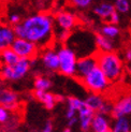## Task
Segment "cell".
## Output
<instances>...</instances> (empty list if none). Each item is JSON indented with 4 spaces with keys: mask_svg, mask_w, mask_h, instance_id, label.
Listing matches in <instances>:
<instances>
[{
    "mask_svg": "<svg viewBox=\"0 0 131 132\" xmlns=\"http://www.w3.org/2000/svg\"><path fill=\"white\" fill-rule=\"evenodd\" d=\"M15 36L34 42L40 48L47 47L54 40V16L46 12H39L27 16L13 26Z\"/></svg>",
    "mask_w": 131,
    "mask_h": 132,
    "instance_id": "cell-1",
    "label": "cell"
},
{
    "mask_svg": "<svg viewBox=\"0 0 131 132\" xmlns=\"http://www.w3.org/2000/svg\"><path fill=\"white\" fill-rule=\"evenodd\" d=\"M97 64L111 83L117 82L122 74V60L114 51L100 52L96 55Z\"/></svg>",
    "mask_w": 131,
    "mask_h": 132,
    "instance_id": "cell-2",
    "label": "cell"
},
{
    "mask_svg": "<svg viewBox=\"0 0 131 132\" xmlns=\"http://www.w3.org/2000/svg\"><path fill=\"white\" fill-rule=\"evenodd\" d=\"M81 83L90 94H103L110 87L111 82L104 75L103 72L97 67L93 69L88 74L81 78Z\"/></svg>",
    "mask_w": 131,
    "mask_h": 132,
    "instance_id": "cell-3",
    "label": "cell"
},
{
    "mask_svg": "<svg viewBox=\"0 0 131 132\" xmlns=\"http://www.w3.org/2000/svg\"><path fill=\"white\" fill-rule=\"evenodd\" d=\"M34 60L19 58L18 61L13 65L0 64V78L4 81H19L24 78L30 71Z\"/></svg>",
    "mask_w": 131,
    "mask_h": 132,
    "instance_id": "cell-4",
    "label": "cell"
},
{
    "mask_svg": "<svg viewBox=\"0 0 131 132\" xmlns=\"http://www.w3.org/2000/svg\"><path fill=\"white\" fill-rule=\"evenodd\" d=\"M58 59H59V67L58 71L64 76L73 77L76 72V62L77 57L76 53L69 46L62 45L57 50Z\"/></svg>",
    "mask_w": 131,
    "mask_h": 132,
    "instance_id": "cell-5",
    "label": "cell"
},
{
    "mask_svg": "<svg viewBox=\"0 0 131 132\" xmlns=\"http://www.w3.org/2000/svg\"><path fill=\"white\" fill-rule=\"evenodd\" d=\"M11 48L15 52V54L19 58L29 59V60H35L40 53V47L35 44L34 42L28 41L23 38H15L13 41Z\"/></svg>",
    "mask_w": 131,
    "mask_h": 132,
    "instance_id": "cell-6",
    "label": "cell"
},
{
    "mask_svg": "<svg viewBox=\"0 0 131 132\" xmlns=\"http://www.w3.org/2000/svg\"><path fill=\"white\" fill-rule=\"evenodd\" d=\"M84 102L95 113H102L110 115L111 111H112V103L107 101L101 96V94H90L84 100Z\"/></svg>",
    "mask_w": 131,
    "mask_h": 132,
    "instance_id": "cell-7",
    "label": "cell"
},
{
    "mask_svg": "<svg viewBox=\"0 0 131 132\" xmlns=\"http://www.w3.org/2000/svg\"><path fill=\"white\" fill-rule=\"evenodd\" d=\"M54 22L58 27V29L72 31L77 26L78 19L74 13H72L70 11L61 10V11H58L55 14Z\"/></svg>",
    "mask_w": 131,
    "mask_h": 132,
    "instance_id": "cell-8",
    "label": "cell"
},
{
    "mask_svg": "<svg viewBox=\"0 0 131 132\" xmlns=\"http://www.w3.org/2000/svg\"><path fill=\"white\" fill-rule=\"evenodd\" d=\"M0 106L15 112L19 108V95L12 89L0 87Z\"/></svg>",
    "mask_w": 131,
    "mask_h": 132,
    "instance_id": "cell-9",
    "label": "cell"
},
{
    "mask_svg": "<svg viewBox=\"0 0 131 132\" xmlns=\"http://www.w3.org/2000/svg\"><path fill=\"white\" fill-rule=\"evenodd\" d=\"M111 116L113 118L128 117L131 115V95L119 98L115 103L112 104Z\"/></svg>",
    "mask_w": 131,
    "mask_h": 132,
    "instance_id": "cell-10",
    "label": "cell"
},
{
    "mask_svg": "<svg viewBox=\"0 0 131 132\" xmlns=\"http://www.w3.org/2000/svg\"><path fill=\"white\" fill-rule=\"evenodd\" d=\"M41 62L46 70H48L51 72L58 71L59 59H58L57 51L53 47H51V46L44 47L41 53Z\"/></svg>",
    "mask_w": 131,
    "mask_h": 132,
    "instance_id": "cell-11",
    "label": "cell"
},
{
    "mask_svg": "<svg viewBox=\"0 0 131 132\" xmlns=\"http://www.w3.org/2000/svg\"><path fill=\"white\" fill-rule=\"evenodd\" d=\"M97 65L98 64H97L96 55H86L81 57L80 59H77V62H76L75 76L78 80H81L82 77L88 74L93 69H95Z\"/></svg>",
    "mask_w": 131,
    "mask_h": 132,
    "instance_id": "cell-12",
    "label": "cell"
},
{
    "mask_svg": "<svg viewBox=\"0 0 131 132\" xmlns=\"http://www.w3.org/2000/svg\"><path fill=\"white\" fill-rule=\"evenodd\" d=\"M34 97L39 102H41L46 110H53L58 101H61L62 98L60 96H55L48 90H36L34 91Z\"/></svg>",
    "mask_w": 131,
    "mask_h": 132,
    "instance_id": "cell-13",
    "label": "cell"
},
{
    "mask_svg": "<svg viewBox=\"0 0 131 132\" xmlns=\"http://www.w3.org/2000/svg\"><path fill=\"white\" fill-rule=\"evenodd\" d=\"M111 129L110 115L95 113L90 123V132H105Z\"/></svg>",
    "mask_w": 131,
    "mask_h": 132,
    "instance_id": "cell-14",
    "label": "cell"
},
{
    "mask_svg": "<svg viewBox=\"0 0 131 132\" xmlns=\"http://www.w3.org/2000/svg\"><path fill=\"white\" fill-rule=\"evenodd\" d=\"M95 115V112L91 111L86 104L82 105V108L77 112V122L80 123V128L82 132H89L90 131V123L93 120V117Z\"/></svg>",
    "mask_w": 131,
    "mask_h": 132,
    "instance_id": "cell-15",
    "label": "cell"
},
{
    "mask_svg": "<svg viewBox=\"0 0 131 132\" xmlns=\"http://www.w3.org/2000/svg\"><path fill=\"white\" fill-rule=\"evenodd\" d=\"M15 32L11 25H0V52L11 47L15 40Z\"/></svg>",
    "mask_w": 131,
    "mask_h": 132,
    "instance_id": "cell-16",
    "label": "cell"
},
{
    "mask_svg": "<svg viewBox=\"0 0 131 132\" xmlns=\"http://www.w3.org/2000/svg\"><path fill=\"white\" fill-rule=\"evenodd\" d=\"M116 10L114 8L113 3H110V2H101L99 4H97L94 8V13L99 18L105 21L107 23H108L110 17L112 16V14Z\"/></svg>",
    "mask_w": 131,
    "mask_h": 132,
    "instance_id": "cell-17",
    "label": "cell"
},
{
    "mask_svg": "<svg viewBox=\"0 0 131 132\" xmlns=\"http://www.w3.org/2000/svg\"><path fill=\"white\" fill-rule=\"evenodd\" d=\"M84 104V100L76 97H69L67 99V111H66V118L70 119L72 117L77 116V112Z\"/></svg>",
    "mask_w": 131,
    "mask_h": 132,
    "instance_id": "cell-18",
    "label": "cell"
},
{
    "mask_svg": "<svg viewBox=\"0 0 131 132\" xmlns=\"http://www.w3.org/2000/svg\"><path fill=\"white\" fill-rule=\"evenodd\" d=\"M94 41H95V45L97 46V48L100 52H111L114 51V42L113 40L102 36L101 34H98L94 37Z\"/></svg>",
    "mask_w": 131,
    "mask_h": 132,
    "instance_id": "cell-19",
    "label": "cell"
},
{
    "mask_svg": "<svg viewBox=\"0 0 131 132\" xmlns=\"http://www.w3.org/2000/svg\"><path fill=\"white\" fill-rule=\"evenodd\" d=\"M112 132H131V122L128 117L114 118L113 123L111 125Z\"/></svg>",
    "mask_w": 131,
    "mask_h": 132,
    "instance_id": "cell-20",
    "label": "cell"
},
{
    "mask_svg": "<svg viewBox=\"0 0 131 132\" xmlns=\"http://www.w3.org/2000/svg\"><path fill=\"white\" fill-rule=\"evenodd\" d=\"M99 34H101L102 36L107 37L111 40H114V39L118 38V36L120 35V29L117 25L115 24H111V23H107L102 25L100 27Z\"/></svg>",
    "mask_w": 131,
    "mask_h": 132,
    "instance_id": "cell-21",
    "label": "cell"
},
{
    "mask_svg": "<svg viewBox=\"0 0 131 132\" xmlns=\"http://www.w3.org/2000/svg\"><path fill=\"white\" fill-rule=\"evenodd\" d=\"M19 57L15 54V52L11 47L5 48L2 52H0V64L13 65L18 61Z\"/></svg>",
    "mask_w": 131,
    "mask_h": 132,
    "instance_id": "cell-22",
    "label": "cell"
},
{
    "mask_svg": "<svg viewBox=\"0 0 131 132\" xmlns=\"http://www.w3.org/2000/svg\"><path fill=\"white\" fill-rule=\"evenodd\" d=\"M34 86L36 90H48L53 86V83L47 76L44 75H38L35 77Z\"/></svg>",
    "mask_w": 131,
    "mask_h": 132,
    "instance_id": "cell-23",
    "label": "cell"
},
{
    "mask_svg": "<svg viewBox=\"0 0 131 132\" xmlns=\"http://www.w3.org/2000/svg\"><path fill=\"white\" fill-rule=\"evenodd\" d=\"M114 8L119 14H127L130 11V1L129 0H114Z\"/></svg>",
    "mask_w": 131,
    "mask_h": 132,
    "instance_id": "cell-24",
    "label": "cell"
},
{
    "mask_svg": "<svg viewBox=\"0 0 131 132\" xmlns=\"http://www.w3.org/2000/svg\"><path fill=\"white\" fill-rule=\"evenodd\" d=\"M4 126V130L5 132H15L19 126V120L16 115H11L10 119L6 121L5 123H3Z\"/></svg>",
    "mask_w": 131,
    "mask_h": 132,
    "instance_id": "cell-25",
    "label": "cell"
},
{
    "mask_svg": "<svg viewBox=\"0 0 131 132\" xmlns=\"http://www.w3.org/2000/svg\"><path fill=\"white\" fill-rule=\"evenodd\" d=\"M70 37H71V31L59 29L58 31L54 32V39H56V40L59 41L60 43H64L66 41H68V39Z\"/></svg>",
    "mask_w": 131,
    "mask_h": 132,
    "instance_id": "cell-26",
    "label": "cell"
},
{
    "mask_svg": "<svg viewBox=\"0 0 131 132\" xmlns=\"http://www.w3.org/2000/svg\"><path fill=\"white\" fill-rule=\"evenodd\" d=\"M70 2L77 9H87L93 3V0H70Z\"/></svg>",
    "mask_w": 131,
    "mask_h": 132,
    "instance_id": "cell-27",
    "label": "cell"
},
{
    "mask_svg": "<svg viewBox=\"0 0 131 132\" xmlns=\"http://www.w3.org/2000/svg\"><path fill=\"white\" fill-rule=\"evenodd\" d=\"M11 115H12L11 111H9L8 109H5L3 106H0V125L5 123L10 119Z\"/></svg>",
    "mask_w": 131,
    "mask_h": 132,
    "instance_id": "cell-28",
    "label": "cell"
},
{
    "mask_svg": "<svg viewBox=\"0 0 131 132\" xmlns=\"http://www.w3.org/2000/svg\"><path fill=\"white\" fill-rule=\"evenodd\" d=\"M22 16L18 14V13H12V14H10L9 15V17H8V21H9V24L11 25V26H15V25H17V24H19L22 22Z\"/></svg>",
    "mask_w": 131,
    "mask_h": 132,
    "instance_id": "cell-29",
    "label": "cell"
},
{
    "mask_svg": "<svg viewBox=\"0 0 131 132\" xmlns=\"http://www.w3.org/2000/svg\"><path fill=\"white\" fill-rule=\"evenodd\" d=\"M53 129H54V126H53V122L51 120H47L45 122V125L43 126L41 132H53Z\"/></svg>",
    "mask_w": 131,
    "mask_h": 132,
    "instance_id": "cell-30",
    "label": "cell"
},
{
    "mask_svg": "<svg viewBox=\"0 0 131 132\" xmlns=\"http://www.w3.org/2000/svg\"><path fill=\"white\" fill-rule=\"evenodd\" d=\"M124 58H125V60L127 61V62H131V47H128L126 51H125V53H124Z\"/></svg>",
    "mask_w": 131,
    "mask_h": 132,
    "instance_id": "cell-31",
    "label": "cell"
},
{
    "mask_svg": "<svg viewBox=\"0 0 131 132\" xmlns=\"http://www.w3.org/2000/svg\"><path fill=\"white\" fill-rule=\"evenodd\" d=\"M78 120H77V116H75V117H72V118H70V119H68V127H72V126H74V125L77 122Z\"/></svg>",
    "mask_w": 131,
    "mask_h": 132,
    "instance_id": "cell-32",
    "label": "cell"
},
{
    "mask_svg": "<svg viewBox=\"0 0 131 132\" xmlns=\"http://www.w3.org/2000/svg\"><path fill=\"white\" fill-rule=\"evenodd\" d=\"M62 132H72V130H71V128L70 127H67L66 129H63V131Z\"/></svg>",
    "mask_w": 131,
    "mask_h": 132,
    "instance_id": "cell-33",
    "label": "cell"
},
{
    "mask_svg": "<svg viewBox=\"0 0 131 132\" xmlns=\"http://www.w3.org/2000/svg\"><path fill=\"white\" fill-rule=\"evenodd\" d=\"M105 132H112V131H111V129H110V130H108V131H105Z\"/></svg>",
    "mask_w": 131,
    "mask_h": 132,
    "instance_id": "cell-34",
    "label": "cell"
}]
</instances>
